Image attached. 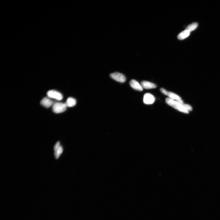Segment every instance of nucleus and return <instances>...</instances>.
Wrapping results in <instances>:
<instances>
[{"label": "nucleus", "instance_id": "f257e3e1", "mask_svg": "<svg viewBox=\"0 0 220 220\" xmlns=\"http://www.w3.org/2000/svg\"><path fill=\"white\" fill-rule=\"evenodd\" d=\"M166 102L169 106L178 110V111L186 114L189 113L188 110L185 108L175 100L168 98L166 99Z\"/></svg>", "mask_w": 220, "mask_h": 220}, {"label": "nucleus", "instance_id": "f03ea898", "mask_svg": "<svg viewBox=\"0 0 220 220\" xmlns=\"http://www.w3.org/2000/svg\"><path fill=\"white\" fill-rule=\"evenodd\" d=\"M65 103H57L54 104L52 110L56 114L62 113L65 111L67 108Z\"/></svg>", "mask_w": 220, "mask_h": 220}, {"label": "nucleus", "instance_id": "7ed1b4c3", "mask_svg": "<svg viewBox=\"0 0 220 220\" xmlns=\"http://www.w3.org/2000/svg\"><path fill=\"white\" fill-rule=\"evenodd\" d=\"M54 155L56 159H58L63 151V149L60 142H57L55 144L54 148Z\"/></svg>", "mask_w": 220, "mask_h": 220}, {"label": "nucleus", "instance_id": "20e7f679", "mask_svg": "<svg viewBox=\"0 0 220 220\" xmlns=\"http://www.w3.org/2000/svg\"><path fill=\"white\" fill-rule=\"evenodd\" d=\"M110 76L114 80L122 83L124 82L126 80L124 75L121 73L118 72L111 73L110 74Z\"/></svg>", "mask_w": 220, "mask_h": 220}, {"label": "nucleus", "instance_id": "39448f33", "mask_svg": "<svg viewBox=\"0 0 220 220\" xmlns=\"http://www.w3.org/2000/svg\"><path fill=\"white\" fill-rule=\"evenodd\" d=\"M47 95L48 97L54 98L58 100H62L63 98L62 95L57 91L52 90L48 92Z\"/></svg>", "mask_w": 220, "mask_h": 220}, {"label": "nucleus", "instance_id": "423d86ee", "mask_svg": "<svg viewBox=\"0 0 220 220\" xmlns=\"http://www.w3.org/2000/svg\"><path fill=\"white\" fill-rule=\"evenodd\" d=\"M154 97L150 93H146L143 97V102L146 104L150 105L153 104L155 101Z\"/></svg>", "mask_w": 220, "mask_h": 220}, {"label": "nucleus", "instance_id": "0eeeda50", "mask_svg": "<svg viewBox=\"0 0 220 220\" xmlns=\"http://www.w3.org/2000/svg\"><path fill=\"white\" fill-rule=\"evenodd\" d=\"M130 84L131 87L137 90L142 91L143 88L141 85L138 82L134 80H132L130 82Z\"/></svg>", "mask_w": 220, "mask_h": 220}, {"label": "nucleus", "instance_id": "6e6552de", "mask_svg": "<svg viewBox=\"0 0 220 220\" xmlns=\"http://www.w3.org/2000/svg\"><path fill=\"white\" fill-rule=\"evenodd\" d=\"M53 101L47 97L44 98L41 102V104L42 106L47 108L53 105Z\"/></svg>", "mask_w": 220, "mask_h": 220}, {"label": "nucleus", "instance_id": "1a4fd4ad", "mask_svg": "<svg viewBox=\"0 0 220 220\" xmlns=\"http://www.w3.org/2000/svg\"><path fill=\"white\" fill-rule=\"evenodd\" d=\"M141 85L143 88L147 89L155 88L157 87L156 85L148 81H142Z\"/></svg>", "mask_w": 220, "mask_h": 220}, {"label": "nucleus", "instance_id": "9d476101", "mask_svg": "<svg viewBox=\"0 0 220 220\" xmlns=\"http://www.w3.org/2000/svg\"><path fill=\"white\" fill-rule=\"evenodd\" d=\"M188 31L185 30L180 33L178 35V38L180 40H184L188 37L190 34Z\"/></svg>", "mask_w": 220, "mask_h": 220}, {"label": "nucleus", "instance_id": "9b49d317", "mask_svg": "<svg viewBox=\"0 0 220 220\" xmlns=\"http://www.w3.org/2000/svg\"><path fill=\"white\" fill-rule=\"evenodd\" d=\"M77 103L76 100L74 98L69 97L67 99L65 104L67 107H72Z\"/></svg>", "mask_w": 220, "mask_h": 220}, {"label": "nucleus", "instance_id": "f8f14e48", "mask_svg": "<svg viewBox=\"0 0 220 220\" xmlns=\"http://www.w3.org/2000/svg\"><path fill=\"white\" fill-rule=\"evenodd\" d=\"M166 96H168L169 98L174 100H181V98L179 96L171 92L167 91Z\"/></svg>", "mask_w": 220, "mask_h": 220}, {"label": "nucleus", "instance_id": "ddd939ff", "mask_svg": "<svg viewBox=\"0 0 220 220\" xmlns=\"http://www.w3.org/2000/svg\"><path fill=\"white\" fill-rule=\"evenodd\" d=\"M198 26V24L197 22L192 23L188 25L186 30L190 32L193 31L196 29Z\"/></svg>", "mask_w": 220, "mask_h": 220}, {"label": "nucleus", "instance_id": "4468645a", "mask_svg": "<svg viewBox=\"0 0 220 220\" xmlns=\"http://www.w3.org/2000/svg\"><path fill=\"white\" fill-rule=\"evenodd\" d=\"M182 105L185 108L188 110H188L190 111H191L192 108L189 105L187 104H185L184 103Z\"/></svg>", "mask_w": 220, "mask_h": 220}, {"label": "nucleus", "instance_id": "2eb2a0df", "mask_svg": "<svg viewBox=\"0 0 220 220\" xmlns=\"http://www.w3.org/2000/svg\"><path fill=\"white\" fill-rule=\"evenodd\" d=\"M160 91L165 96L166 95L167 91L163 88H161L160 89Z\"/></svg>", "mask_w": 220, "mask_h": 220}]
</instances>
